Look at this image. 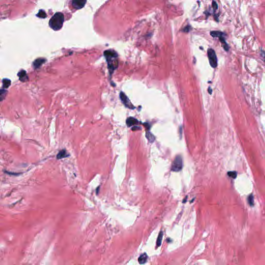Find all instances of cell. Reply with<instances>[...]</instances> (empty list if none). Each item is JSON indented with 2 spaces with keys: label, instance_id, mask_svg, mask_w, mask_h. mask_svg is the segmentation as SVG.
Wrapping results in <instances>:
<instances>
[{
  "label": "cell",
  "instance_id": "6da1fadb",
  "mask_svg": "<svg viewBox=\"0 0 265 265\" xmlns=\"http://www.w3.org/2000/svg\"><path fill=\"white\" fill-rule=\"evenodd\" d=\"M104 54L108 63V67L110 74L119 65L118 55L117 53L113 50H107L104 51Z\"/></svg>",
  "mask_w": 265,
  "mask_h": 265
},
{
  "label": "cell",
  "instance_id": "7a4b0ae2",
  "mask_svg": "<svg viewBox=\"0 0 265 265\" xmlns=\"http://www.w3.org/2000/svg\"><path fill=\"white\" fill-rule=\"evenodd\" d=\"M64 20V17L62 13H56L50 19L49 26L54 31L59 30L63 26Z\"/></svg>",
  "mask_w": 265,
  "mask_h": 265
},
{
  "label": "cell",
  "instance_id": "3957f363",
  "mask_svg": "<svg viewBox=\"0 0 265 265\" xmlns=\"http://www.w3.org/2000/svg\"><path fill=\"white\" fill-rule=\"evenodd\" d=\"M182 167L183 162L181 156L180 155L176 156L172 163L171 166V170L174 172H178L182 169Z\"/></svg>",
  "mask_w": 265,
  "mask_h": 265
},
{
  "label": "cell",
  "instance_id": "277c9868",
  "mask_svg": "<svg viewBox=\"0 0 265 265\" xmlns=\"http://www.w3.org/2000/svg\"><path fill=\"white\" fill-rule=\"evenodd\" d=\"M208 56L210 65L213 68H215L217 66V57L214 50L212 49H209L208 50Z\"/></svg>",
  "mask_w": 265,
  "mask_h": 265
},
{
  "label": "cell",
  "instance_id": "5b68a950",
  "mask_svg": "<svg viewBox=\"0 0 265 265\" xmlns=\"http://www.w3.org/2000/svg\"><path fill=\"white\" fill-rule=\"evenodd\" d=\"M120 97L121 100V101L125 105L126 107H127V108H129L130 109H133L135 108L133 105L131 103V102H130V101L129 100L128 97L125 95V94L123 92H121L120 93Z\"/></svg>",
  "mask_w": 265,
  "mask_h": 265
},
{
  "label": "cell",
  "instance_id": "8992f818",
  "mask_svg": "<svg viewBox=\"0 0 265 265\" xmlns=\"http://www.w3.org/2000/svg\"><path fill=\"white\" fill-rule=\"evenodd\" d=\"M126 124L129 127L131 126H135L139 124V121L136 118L133 117H129L127 119L126 121Z\"/></svg>",
  "mask_w": 265,
  "mask_h": 265
},
{
  "label": "cell",
  "instance_id": "52a82bcc",
  "mask_svg": "<svg viewBox=\"0 0 265 265\" xmlns=\"http://www.w3.org/2000/svg\"><path fill=\"white\" fill-rule=\"evenodd\" d=\"M86 3V1H72V5L75 9H79L83 7Z\"/></svg>",
  "mask_w": 265,
  "mask_h": 265
},
{
  "label": "cell",
  "instance_id": "ba28073f",
  "mask_svg": "<svg viewBox=\"0 0 265 265\" xmlns=\"http://www.w3.org/2000/svg\"><path fill=\"white\" fill-rule=\"evenodd\" d=\"M46 61V60L44 58H40L36 59L34 62H33V66L35 68H37L40 67L41 65H42L43 64H44Z\"/></svg>",
  "mask_w": 265,
  "mask_h": 265
},
{
  "label": "cell",
  "instance_id": "9c48e42d",
  "mask_svg": "<svg viewBox=\"0 0 265 265\" xmlns=\"http://www.w3.org/2000/svg\"><path fill=\"white\" fill-rule=\"evenodd\" d=\"M69 156V154L67 153L66 151L64 149L61 150L57 154L56 158L58 160H61L65 158H67Z\"/></svg>",
  "mask_w": 265,
  "mask_h": 265
},
{
  "label": "cell",
  "instance_id": "30bf717a",
  "mask_svg": "<svg viewBox=\"0 0 265 265\" xmlns=\"http://www.w3.org/2000/svg\"><path fill=\"white\" fill-rule=\"evenodd\" d=\"M18 76L19 77V79L22 81H25L28 80V77L26 75V73L25 71L22 70L20 71V72L18 73Z\"/></svg>",
  "mask_w": 265,
  "mask_h": 265
},
{
  "label": "cell",
  "instance_id": "8fae6325",
  "mask_svg": "<svg viewBox=\"0 0 265 265\" xmlns=\"http://www.w3.org/2000/svg\"><path fill=\"white\" fill-rule=\"evenodd\" d=\"M148 259V256L146 253L141 254L138 258V262L140 264H144L146 262L147 260Z\"/></svg>",
  "mask_w": 265,
  "mask_h": 265
},
{
  "label": "cell",
  "instance_id": "7c38bea8",
  "mask_svg": "<svg viewBox=\"0 0 265 265\" xmlns=\"http://www.w3.org/2000/svg\"><path fill=\"white\" fill-rule=\"evenodd\" d=\"M163 232L162 231H161L159 234V236L158 237L157 241H156V247H159L161 246V243H162V240L163 239Z\"/></svg>",
  "mask_w": 265,
  "mask_h": 265
},
{
  "label": "cell",
  "instance_id": "4fadbf2b",
  "mask_svg": "<svg viewBox=\"0 0 265 265\" xmlns=\"http://www.w3.org/2000/svg\"><path fill=\"white\" fill-rule=\"evenodd\" d=\"M210 35L213 37L220 38V37L223 36V33L220 31H212L210 32Z\"/></svg>",
  "mask_w": 265,
  "mask_h": 265
},
{
  "label": "cell",
  "instance_id": "5bb4252c",
  "mask_svg": "<svg viewBox=\"0 0 265 265\" xmlns=\"http://www.w3.org/2000/svg\"><path fill=\"white\" fill-rule=\"evenodd\" d=\"M11 84V81L8 79L3 80V86L4 88H8Z\"/></svg>",
  "mask_w": 265,
  "mask_h": 265
},
{
  "label": "cell",
  "instance_id": "9a60e30c",
  "mask_svg": "<svg viewBox=\"0 0 265 265\" xmlns=\"http://www.w3.org/2000/svg\"><path fill=\"white\" fill-rule=\"evenodd\" d=\"M146 137L147 139H148V140L151 142H153L155 140L154 136L150 132H148L146 133Z\"/></svg>",
  "mask_w": 265,
  "mask_h": 265
},
{
  "label": "cell",
  "instance_id": "2e32d148",
  "mask_svg": "<svg viewBox=\"0 0 265 265\" xmlns=\"http://www.w3.org/2000/svg\"><path fill=\"white\" fill-rule=\"evenodd\" d=\"M7 91L4 89H0V101L4 100L7 94Z\"/></svg>",
  "mask_w": 265,
  "mask_h": 265
},
{
  "label": "cell",
  "instance_id": "e0dca14e",
  "mask_svg": "<svg viewBox=\"0 0 265 265\" xmlns=\"http://www.w3.org/2000/svg\"><path fill=\"white\" fill-rule=\"evenodd\" d=\"M37 16L41 18H45L47 17V14L44 10H40L37 14Z\"/></svg>",
  "mask_w": 265,
  "mask_h": 265
},
{
  "label": "cell",
  "instance_id": "ac0fdd59",
  "mask_svg": "<svg viewBox=\"0 0 265 265\" xmlns=\"http://www.w3.org/2000/svg\"><path fill=\"white\" fill-rule=\"evenodd\" d=\"M228 175H229V176H230V177H231L232 178H236L237 176V172L235 171H229L227 173Z\"/></svg>",
  "mask_w": 265,
  "mask_h": 265
},
{
  "label": "cell",
  "instance_id": "d6986e66",
  "mask_svg": "<svg viewBox=\"0 0 265 265\" xmlns=\"http://www.w3.org/2000/svg\"><path fill=\"white\" fill-rule=\"evenodd\" d=\"M248 202L251 206L254 205V198L252 194L248 197Z\"/></svg>",
  "mask_w": 265,
  "mask_h": 265
},
{
  "label": "cell",
  "instance_id": "ffe728a7",
  "mask_svg": "<svg viewBox=\"0 0 265 265\" xmlns=\"http://www.w3.org/2000/svg\"><path fill=\"white\" fill-rule=\"evenodd\" d=\"M190 30V26L188 25V26H185V27L183 28V32H189Z\"/></svg>",
  "mask_w": 265,
  "mask_h": 265
},
{
  "label": "cell",
  "instance_id": "44dd1931",
  "mask_svg": "<svg viewBox=\"0 0 265 265\" xmlns=\"http://www.w3.org/2000/svg\"><path fill=\"white\" fill-rule=\"evenodd\" d=\"M212 6H213V8L214 9H217L218 7V4H217V2H215L214 1H213L212 2Z\"/></svg>",
  "mask_w": 265,
  "mask_h": 265
},
{
  "label": "cell",
  "instance_id": "7402d4cb",
  "mask_svg": "<svg viewBox=\"0 0 265 265\" xmlns=\"http://www.w3.org/2000/svg\"><path fill=\"white\" fill-rule=\"evenodd\" d=\"M208 92L210 94H212V90L211 89V88L210 87H209L208 88Z\"/></svg>",
  "mask_w": 265,
  "mask_h": 265
}]
</instances>
